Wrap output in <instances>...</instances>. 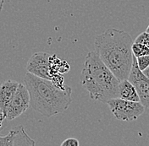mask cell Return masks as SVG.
Here are the masks:
<instances>
[{"instance_id":"1","label":"cell","mask_w":149,"mask_h":146,"mask_svg":"<svg viewBox=\"0 0 149 146\" xmlns=\"http://www.w3.org/2000/svg\"><path fill=\"white\" fill-rule=\"evenodd\" d=\"M133 43L129 33L115 28L106 30L95 39V51L120 80L129 78L134 58Z\"/></svg>"},{"instance_id":"2","label":"cell","mask_w":149,"mask_h":146,"mask_svg":"<svg viewBox=\"0 0 149 146\" xmlns=\"http://www.w3.org/2000/svg\"><path fill=\"white\" fill-rule=\"evenodd\" d=\"M31 97V107L42 115L50 118L63 113L72 102V89L60 88L51 80L27 72L24 78Z\"/></svg>"},{"instance_id":"3","label":"cell","mask_w":149,"mask_h":146,"mask_svg":"<svg viewBox=\"0 0 149 146\" xmlns=\"http://www.w3.org/2000/svg\"><path fill=\"white\" fill-rule=\"evenodd\" d=\"M120 80L104 64L97 52H89L85 58L81 83L91 99L106 103L119 97Z\"/></svg>"},{"instance_id":"4","label":"cell","mask_w":149,"mask_h":146,"mask_svg":"<svg viewBox=\"0 0 149 146\" xmlns=\"http://www.w3.org/2000/svg\"><path fill=\"white\" fill-rule=\"evenodd\" d=\"M106 104L115 118L124 122H132L140 118L146 107L141 101H132L121 99L120 97L108 100Z\"/></svg>"},{"instance_id":"5","label":"cell","mask_w":149,"mask_h":146,"mask_svg":"<svg viewBox=\"0 0 149 146\" xmlns=\"http://www.w3.org/2000/svg\"><path fill=\"white\" fill-rule=\"evenodd\" d=\"M30 107L31 97L27 87L25 84H19L18 88L8 106L6 119L9 121L15 119L25 112Z\"/></svg>"},{"instance_id":"6","label":"cell","mask_w":149,"mask_h":146,"mask_svg":"<svg viewBox=\"0 0 149 146\" xmlns=\"http://www.w3.org/2000/svg\"><path fill=\"white\" fill-rule=\"evenodd\" d=\"M128 80L133 84L138 93L141 103L147 108H149V79L141 70L137 64L136 57L134 56L132 68Z\"/></svg>"},{"instance_id":"7","label":"cell","mask_w":149,"mask_h":146,"mask_svg":"<svg viewBox=\"0 0 149 146\" xmlns=\"http://www.w3.org/2000/svg\"><path fill=\"white\" fill-rule=\"evenodd\" d=\"M49 57L50 55L43 52L34 53L28 60L26 65L27 72L46 80H52L49 67Z\"/></svg>"},{"instance_id":"8","label":"cell","mask_w":149,"mask_h":146,"mask_svg":"<svg viewBox=\"0 0 149 146\" xmlns=\"http://www.w3.org/2000/svg\"><path fill=\"white\" fill-rule=\"evenodd\" d=\"M35 145L36 142L29 137L23 126L13 128L8 135L0 137V146H34Z\"/></svg>"},{"instance_id":"9","label":"cell","mask_w":149,"mask_h":146,"mask_svg":"<svg viewBox=\"0 0 149 146\" xmlns=\"http://www.w3.org/2000/svg\"><path fill=\"white\" fill-rule=\"evenodd\" d=\"M19 84V83L9 80L0 85V109L3 113L5 118L8 106L18 88Z\"/></svg>"},{"instance_id":"10","label":"cell","mask_w":149,"mask_h":146,"mask_svg":"<svg viewBox=\"0 0 149 146\" xmlns=\"http://www.w3.org/2000/svg\"><path fill=\"white\" fill-rule=\"evenodd\" d=\"M119 97L124 100L140 101L136 89L129 80H120L119 85Z\"/></svg>"},{"instance_id":"11","label":"cell","mask_w":149,"mask_h":146,"mask_svg":"<svg viewBox=\"0 0 149 146\" xmlns=\"http://www.w3.org/2000/svg\"><path fill=\"white\" fill-rule=\"evenodd\" d=\"M132 52L136 57H139L141 56L149 55V47L141 43L134 42L132 45Z\"/></svg>"},{"instance_id":"12","label":"cell","mask_w":149,"mask_h":146,"mask_svg":"<svg viewBox=\"0 0 149 146\" xmlns=\"http://www.w3.org/2000/svg\"><path fill=\"white\" fill-rule=\"evenodd\" d=\"M136 60L138 67L141 71H144L149 67V55L141 56L139 57H136Z\"/></svg>"},{"instance_id":"13","label":"cell","mask_w":149,"mask_h":146,"mask_svg":"<svg viewBox=\"0 0 149 146\" xmlns=\"http://www.w3.org/2000/svg\"><path fill=\"white\" fill-rule=\"evenodd\" d=\"M134 42L141 43V44L149 47V33L147 32V31H144V32L141 33L139 36L136 38Z\"/></svg>"},{"instance_id":"14","label":"cell","mask_w":149,"mask_h":146,"mask_svg":"<svg viewBox=\"0 0 149 146\" xmlns=\"http://www.w3.org/2000/svg\"><path fill=\"white\" fill-rule=\"evenodd\" d=\"M80 145V142L78 141V139L74 138H66L65 141H63L61 143V146H79Z\"/></svg>"},{"instance_id":"15","label":"cell","mask_w":149,"mask_h":146,"mask_svg":"<svg viewBox=\"0 0 149 146\" xmlns=\"http://www.w3.org/2000/svg\"><path fill=\"white\" fill-rule=\"evenodd\" d=\"M5 120H6V118H5L3 113L2 112V111L0 109V132L5 127Z\"/></svg>"},{"instance_id":"16","label":"cell","mask_w":149,"mask_h":146,"mask_svg":"<svg viewBox=\"0 0 149 146\" xmlns=\"http://www.w3.org/2000/svg\"><path fill=\"white\" fill-rule=\"evenodd\" d=\"M142 72H143V73H144V74H145V75H146V76H147V77L149 79V67L148 68V69H146L144 71H142Z\"/></svg>"},{"instance_id":"17","label":"cell","mask_w":149,"mask_h":146,"mask_svg":"<svg viewBox=\"0 0 149 146\" xmlns=\"http://www.w3.org/2000/svg\"><path fill=\"white\" fill-rule=\"evenodd\" d=\"M3 3H4V0H0V11H2L3 8Z\"/></svg>"},{"instance_id":"18","label":"cell","mask_w":149,"mask_h":146,"mask_svg":"<svg viewBox=\"0 0 149 146\" xmlns=\"http://www.w3.org/2000/svg\"><path fill=\"white\" fill-rule=\"evenodd\" d=\"M146 31L149 33V25H148V28H147V30H146Z\"/></svg>"}]
</instances>
